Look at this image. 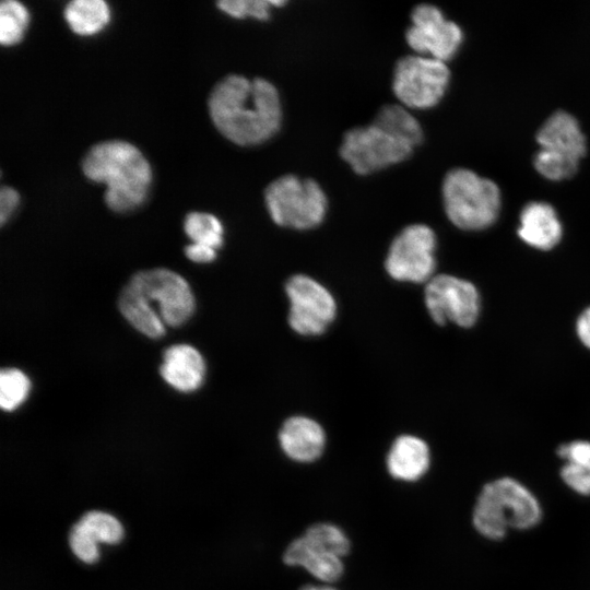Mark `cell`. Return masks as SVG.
<instances>
[{
    "label": "cell",
    "mask_w": 590,
    "mask_h": 590,
    "mask_svg": "<svg viewBox=\"0 0 590 590\" xmlns=\"http://www.w3.org/2000/svg\"><path fill=\"white\" fill-rule=\"evenodd\" d=\"M424 300L432 319L438 324L451 322L468 328L480 315L481 299L476 287L450 274L432 278L426 283Z\"/></svg>",
    "instance_id": "11"
},
{
    "label": "cell",
    "mask_w": 590,
    "mask_h": 590,
    "mask_svg": "<svg viewBox=\"0 0 590 590\" xmlns=\"http://www.w3.org/2000/svg\"><path fill=\"white\" fill-rule=\"evenodd\" d=\"M563 460L559 476L563 483L580 496H590V441L573 440L557 448Z\"/></svg>",
    "instance_id": "19"
},
{
    "label": "cell",
    "mask_w": 590,
    "mask_h": 590,
    "mask_svg": "<svg viewBox=\"0 0 590 590\" xmlns=\"http://www.w3.org/2000/svg\"><path fill=\"white\" fill-rule=\"evenodd\" d=\"M373 121L393 131L414 148L423 141V129L410 109L401 104L382 105Z\"/></svg>",
    "instance_id": "22"
},
{
    "label": "cell",
    "mask_w": 590,
    "mask_h": 590,
    "mask_svg": "<svg viewBox=\"0 0 590 590\" xmlns=\"http://www.w3.org/2000/svg\"><path fill=\"white\" fill-rule=\"evenodd\" d=\"M562 224L554 208L542 201H532L520 213L519 237L529 246L550 250L562 238Z\"/></svg>",
    "instance_id": "16"
},
{
    "label": "cell",
    "mask_w": 590,
    "mask_h": 590,
    "mask_svg": "<svg viewBox=\"0 0 590 590\" xmlns=\"http://www.w3.org/2000/svg\"><path fill=\"white\" fill-rule=\"evenodd\" d=\"M283 562L287 566L303 567L312 577L326 583L338 581L344 571L341 557L312 545L303 535L287 545L283 553Z\"/></svg>",
    "instance_id": "18"
},
{
    "label": "cell",
    "mask_w": 590,
    "mask_h": 590,
    "mask_svg": "<svg viewBox=\"0 0 590 590\" xmlns=\"http://www.w3.org/2000/svg\"><path fill=\"white\" fill-rule=\"evenodd\" d=\"M436 235L425 224H411L393 238L385 260L387 273L397 281L427 283L434 278Z\"/></svg>",
    "instance_id": "8"
},
{
    "label": "cell",
    "mask_w": 590,
    "mask_h": 590,
    "mask_svg": "<svg viewBox=\"0 0 590 590\" xmlns=\"http://www.w3.org/2000/svg\"><path fill=\"white\" fill-rule=\"evenodd\" d=\"M299 590H323V586L306 585L303 586Z\"/></svg>",
    "instance_id": "34"
},
{
    "label": "cell",
    "mask_w": 590,
    "mask_h": 590,
    "mask_svg": "<svg viewBox=\"0 0 590 590\" xmlns=\"http://www.w3.org/2000/svg\"><path fill=\"white\" fill-rule=\"evenodd\" d=\"M323 590H338L329 585L323 586Z\"/></svg>",
    "instance_id": "35"
},
{
    "label": "cell",
    "mask_w": 590,
    "mask_h": 590,
    "mask_svg": "<svg viewBox=\"0 0 590 590\" xmlns=\"http://www.w3.org/2000/svg\"><path fill=\"white\" fill-rule=\"evenodd\" d=\"M430 465L428 445L420 437L401 435L392 442L387 458L388 473L396 480L415 482L423 477Z\"/></svg>",
    "instance_id": "17"
},
{
    "label": "cell",
    "mask_w": 590,
    "mask_h": 590,
    "mask_svg": "<svg viewBox=\"0 0 590 590\" xmlns=\"http://www.w3.org/2000/svg\"><path fill=\"white\" fill-rule=\"evenodd\" d=\"M184 229L192 243L219 249L223 245V225L220 220L204 212H190L184 222Z\"/></svg>",
    "instance_id": "23"
},
{
    "label": "cell",
    "mask_w": 590,
    "mask_h": 590,
    "mask_svg": "<svg viewBox=\"0 0 590 590\" xmlns=\"http://www.w3.org/2000/svg\"><path fill=\"white\" fill-rule=\"evenodd\" d=\"M576 331L581 343L590 349V307L586 308L578 317Z\"/></svg>",
    "instance_id": "33"
},
{
    "label": "cell",
    "mask_w": 590,
    "mask_h": 590,
    "mask_svg": "<svg viewBox=\"0 0 590 590\" xmlns=\"http://www.w3.org/2000/svg\"><path fill=\"white\" fill-rule=\"evenodd\" d=\"M119 309L127 321L148 338L158 339L166 332V326L143 295L129 283L122 290Z\"/></svg>",
    "instance_id": "20"
},
{
    "label": "cell",
    "mask_w": 590,
    "mask_h": 590,
    "mask_svg": "<svg viewBox=\"0 0 590 590\" xmlns=\"http://www.w3.org/2000/svg\"><path fill=\"white\" fill-rule=\"evenodd\" d=\"M209 113L219 132L240 146L259 145L281 129L280 93L267 79L228 74L209 96Z\"/></svg>",
    "instance_id": "1"
},
{
    "label": "cell",
    "mask_w": 590,
    "mask_h": 590,
    "mask_svg": "<svg viewBox=\"0 0 590 590\" xmlns=\"http://www.w3.org/2000/svg\"><path fill=\"white\" fill-rule=\"evenodd\" d=\"M80 521L98 543L117 544L123 538L122 524L110 514L92 510L84 514Z\"/></svg>",
    "instance_id": "27"
},
{
    "label": "cell",
    "mask_w": 590,
    "mask_h": 590,
    "mask_svg": "<svg viewBox=\"0 0 590 590\" xmlns=\"http://www.w3.org/2000/svg\"><path fill=\"white\" fill-rule=\"evenodd\" d=\"M31 381L17 368H3L0 374V404L4 411H14L28 397Z\"/></svg>",
    "instance_id": "26"
},
{
    "label": "cell",
    "mask_w": 590,
    "mask_h": 590,
    "mask_svg": "<svg viewBox=\"0 0 590 590\" xmlns=\"http://www.w3.org/2000/svg\"><path fill=\"white\" fill-rule=\"evenodd\" d=\"M160 315L166 327L184 324L193 314L194 296L178 273L156 268L135 273L129 281Z\"/></svg>",
    "instance_id": "9"
},
{
    "label": "cell",
    "mask_w": 590,
    "mask_h": 590,
    "mask_svg": "<svg viewBox=\"0 0 590 590\" xmlns=\"http://www.w3.org/2000/svg\"><path fill=\"white\" fill-rule=\"evenodd\" d=\"M414 149L393 131L371 121L349 129L339 152L355 174L365 176L408 160Z\"/></svg>",
    "instance_id": "6"
},
{
    "label": "cell",
    "mask_w": 590,
    "mask_h": 590,
    "mask_svg": "<svg viewBox=\"0 0 590 590\" xmlns=\"http://www.w3.org/2000/svg\"><path fill=\"white\" fill-rule=\"evenodd\" d=\"M290 302L288 323L302 335H319L337 316L332 294L318 281L305 274L290 278L285 284Z\"/></svg>",
    "instance_id": "10"
},
{
    "label": "cell",
    "mask_w": 590,
    "mask_h": 590,
    "mask_svg": "<svg viewBox=\"0 0 590 590\" xmlns=\"http://www.w3.org/2000/svg\"><path fill=\"white\" fill-rule=\"evenodd\" d=\"M450 81L445 61L406 55L397 60L392 72V91L399 104L409 109H427L442 98Z\"/></svg>",
    "instance_id": "7"
},
{
    "label": "cell",
    "mask_w": 590,
    "mask_h": 590,
    "mask_svg": "<svg viewBox=\"0 0 590 590\" xmlns=\"http://www.w3.org/2000/svg\"><path fill=\"white\" fill-rule=\"evenodd\" d=\"M312 545L341 558L349 554L351 543L344 531L329 522L309 526L302 534Z\"/></svg>",
    "instance_id": "24"
},
{
    "label": "cell",
    "mask_w": 590,
    "mask_h": 590,
    "mask_svg": "<svg viewBox=\"0 0 590 590\" xmlns=\"http://www.w3.org/2000/svg\"><path fill=\"white\" fill-rule=\"evenodd\" d=\"M160 373L174 389L180 392H192L203 384L205 362L201 353L192 345L175 344L164 351Z\"/></svg>",
    "instance_id": "14"
},
{
    "label": "cell",
    "mask_w": 590,
    "mask_h": 590,
    "mask_svg": "<svg viewBox=\"0 0 590 590\" xmlns=\"http://www.w3.org/2000/svg\"><path fill=\"white\" fill-rule=\"evenodd\" d=\"M264 203L272 221L282 227L298 231L317 227L324 220L328 199L312 178L285 174L264 189Z\"/></svg>",
    "instance_id": "5"
},
{
    "label": "cell",
    "mask_w": 590,
    "mask_h": 590,
    "mask_svg": "<svg viewBox=\"0 0 590 590\" xmlns=\"http://www.w3.org/2000/svg\"><path fill=\"white\" fill-rule=\"evenodd\" d=\"M540 149L554 152L576 161L586 153V138L574 116L564 110L553 113L536 133Z\"/></svg>",
    "instance_id": "15"
},
{
    "label": "cell",
    "mask_w": 590,
    "mask_h": 590,
    "mask_svg": "<svg viewBox=\"0 0 590 590\" xmlns=\"http://www.w3.org/2000/svg\"><path fill=\"white\" fill-rule=\"evenodd\" d=\"M285 3L283 0H222L216 4L221 11L235 19L251 17L266 21L270 17L273 7Z\"/></svg>",
    "instance_id": "28"
},
{
    "label": "cell",
    "mask_w": 590,
    "mask_h": 590,
    "mask_svg": "<svg viewBox=\"0 0 590 590\" xmlns=\"http://www.w3.org/2000/svg\"><path fill=\"white\" fill-rule=\"evenodd\" d=\"M441 196L448 219L464 231L491 226L500 210L497 185L468 168H453L445 175Z\"/></svg>",
    "instance_id": "4"
},
{
    "label": "cell",
    "mask_w": 590,
    "mask_h": 590,
    "mask_svg": "<svg viewBox=\"0 0 590 590\" xmlns=\"http://www.w3.org/2000/svg\"><path fill=\"white\" fill-rule=\"evenodd\" d=\"M69 544L74 555L83 563L94 564L98 560V542L81 521L72 527L69 534Z\"/></svg>",
    "instance_id": "30"
},
{
    "label": "cell",
    "mask_w": 590,
    "mask_h": 590,
    "mask_svg": "<svg viewBox=\"0 0 590 590\" xmlns=\"http://www.w3.org/2000/svg\"><path fill=\"white\" fill-rule=\"evenodd\" d=\"M279 442L286 457L307 463L320 458L326 446V434L321 425L306 416L287 418L280 432Z\"/></svg>",
    "instance_id": "13"
},
{
    "label": "cell",
    "mask_w": 590,
    "mask_h": 590,
    "mask_svg": "<svg viewBox=\"0 0 590 590\" xmlns=\"http://www.w3.org/2000/svg\"><path fill=\"white\" fill-rule=\"evenodd\" d=\"M63 16L75 34L93 35L106 26L110 11L103 0H73L66 5Z\"/></svg>",
    "instance_id": "21"
},
{
    "label": "cell",
    "mask_w": 590,
    "mask_h": 590,
    "mask_svg": "<svg viewBox=\"0 0 590 590\" xmlns=\"http://www.w3.org/2000/svg\"><path fill=\"white\" fill-rule=\"evenodd\" d=\"M216 249L201 245L191 243L185 248V255L186 257L198 263H208L213 261L216 258Z\"/></svg>",
    "instance_id": "32"
},
{
    "label": "cell",
    "mask_w": 590,
    "mask_h": 590,
    "mask_svg": "<svg viewBox=\"0 0 590 590\" xmlns=\"http://www.w3.org/2000/svg\"><path fill=\"white\" fill-rule=\"evenodd\" d=\"M82 170L90 180L106 185L105 203L115 212L141 205L152 180L151 166L143 154L121 140L92 146L82 161Z\"/></svg>",
    "instance_id": "2"
},
{
    "label": "cell",
    "mask_w": 590,
    "mask_h": 590,
    "mask_svg": "<svg viewBox=\"0 0 590 590\" xmlns=\"http://www.w3.org/2000/svg\"><path fill=\"white\" fill-rule=\"evenodd\" d=\"M19 193L15 189L3 186L0 189V222L1 225L10 217L19 204Z\"/></svg>",
    "instance_id": "31"
},
{
    "label": "cell",
    "mask_w": 590,
    "mask_h": 590,
    "mask_svg": "<svg viewBox=\"0 0 590 590\" xmlns=\"http://www.w3.org/2000/svg\"><path fill=\"white\" fill-rule=\"evenodd\" d=\"M28 12L19 1L4 0L0 4V43L3 46L17 44L26 30Z\"/></svg>",
    "instance_id": "25"
},
{
    "label": "cell",
    "mask_w": 590,
    "mask_h": 590,
    "mask_svg": "<svg viewBox=\"0 0 590 590\" xmlns=\"http://www.w3.org/2000/svg\"><path fill=\"white\" fill-rule=\"evenodd\" d=\"M578 162L574 158L540 149L534 156V166L544 177L560 180L573 176Z\"/></svg>",
    "instance_id": "29"
},
{
    "label": "cell",
    "mask_w": 590,
    "mask_h": 590,
    "mask_svg": "<svg viewBox=\"0 0 590 590\" xmlns=\"http://www.w3.org/2000/svg\"><path fill=\"white\" fill-rule=\"evenodd\" d=\"M542 517V506L534 493L511 476L485 483L472 509L473 528L492 541L504 539L510 530L533 529Z\"/></svg>",
    "instance_id": "3"
},
{
    "label": "cell",
    "mask_w": 590,
    "mask_h": 590,
    "mask_svg": "<svg viewBox=\"0 0 590 590\" xmlns=\"http://www.w3.org/2000/svg\"><path fill=\"white\" fill-rule=\"evenodd\" d=\"M410 20L405 40L415 54L445 62L456 55L463 39L462 30L438 7L420 3L412 9Z\"/></svg>",
    "instance_id": "12"
}]
</instances>
